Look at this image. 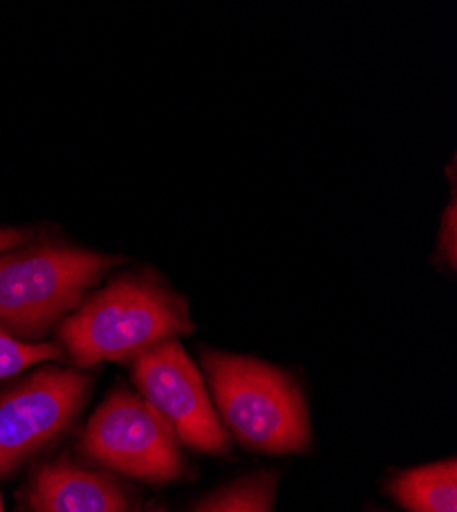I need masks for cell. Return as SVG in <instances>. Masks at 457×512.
Wrapping results in <instances>:
<instances>
[{
  "mask_svg": "<svg viewBox=\"0 0 457 512\" xmlns=\"http://www.w3.org/2000/svg\"><path fill=\"white\" fill-rule=\"evenodd\" d=\"M275 474H259L207 498L195 512H273Z\"/></svg>",
  "mask_w": 457,
  "mask_h": 512,
  "instance_id": "cell-9",
  "label": "cell"
},
{
  "mask_svg": "<svg viewBox=\"0 0 457 512\" xmlns=\"http://www.w3.org/2000/svg\"><path fill=\"white\" fill-rule=\"evenodd\" d=\"M457 205L455 199L447 205L443 211V220H441V230H439V252L443 256V261H447L449 269H455L457 265Z\"/></svg>",
  "mask_w": 457,
  "mask_h": 512,
  "instance_id": "cell-11",
  "label": "cell"
},
{
  "mask_svg": "<svg viewBox=\"0 0 457 512\" xmlns=\"http://www.w3.org/2000/svg\"><path fill=\"white\" fill-rule=\"evenodd\" d=\"M80 449L95 461L146 482H173L185 472L173 426L126 388L113 390L93 412Z\"/></svg>",
  "mask_w": 457,
  "mask_h": 512,
  "instance_id": "cell-4",
  "label": "cell"
},
{
  "mask_svg": "<svg viewBox=\"0 0 457 512\" xmlns=\"http://www.w3.org/2000/svg\"><path fill=\"white\" fill-rule=\"evenodd\" d=\"M60 355L62 351L58 345L25 343L0 328V379L17 375L31 365L58 359Z\"/></svg>",
  "mask_w": 457,
  "mask_h": 512,
  "instance_id": "cell-10",
  "label": "cell"
},
{
  "mask_svg": "<svg viewBox=\"0 0 457 512\" xmlns=\"http://www.w3.org/2000/svg\"><path fill=\"white\" fill-rule=\"evenodd\" d=\"M203 369L218 418L248 449L300 453L312 443L304 394L294 377L259 359L210 351Z\"/></svg>",
  "mask_w": 457,
  "mask_h": 512,
  "instance_id": "cell-3",
  "label": "cell"
},
{
  "mask_svg": "<svg viewBox=\"0 0 457 512\" xmlns=\"http://www.w3.org/2000/svg\"><path fill=\"white\" fill-rule=\"evenodd\" d=\"M31 234L27 228H0V254L23 246L31 240Z\"/></svg>",
  "mask_w": 457,
  "mask_h": 512,
  "instance_id": "cell-12",
  "label": "cell"
},
{
  "mask_svg": "<svg viewBox=\"0 0 457 512\" xmlns=\"http://www.w3.org/2000/svg\"><path fill=\"white\" fill-rule=\"evenodd\" d=\"M0 512H5V506H3V496H0Z\"/></svg>",
  "mask_w": 457,
  "mask_h": 512,
  "instance_id": "cell-13",
  "label": "cell"
},
{
  "mask_svg": "<svg viewBox=\"0 0 457 512\" xmlns=\"http://www.w3.org/2000/svg\"><path fill=\"white\" fill-rule=\"evenodd\" d=\"M29 504L33 512H128V496L113 478L66 459L37 469Z\"/></svg>",
  "mask_w": 457,
  "mask_h": 512,
  "instance_id": "cell-7",
  "label": "cell"
},
{
  "mask_svg": "<svg viewBox=\"0 0 457 512\" xmlns=\"http://www.w3.org/2000/svg\"><path fill=\"white\" fill-rule=\"evenodd\" d=\"M390 494L410 512H457L455 459L408 469L392 480Z\"/></svg>",
  "mask_w": 457,
  "mask_h": 512,
  "instance_id": "cell-8",
  "label": "cell"
},
{
  "mask_svg": "<svg viewBox=\"0 0 457 512\" xmlns=\"http://www.w3.org/2000/svg\"><path fill=\"white\" fill-rule=\"evenodd\" d=\"M193 332L185 300L146 275L109 283L68 314L58 336L78 367L134 361L152 347Z\"/></svg>",
  "mask_w": 457,
  "mask_h": 512,
  "instance_id": "cell-1",
  "label": "cell"
},
{
  "mask_svg": "<svg viewBox=\"0 0 457 512\" xmlns=\"http://www.w3.org/2000/svg\"><path fill=\"white\" fill-rule=\"evenodd\" d=\"M140 396L191 449L226 453L230 437L205 390L199 369L177 340H164L132 361Z\"/></svg>",
  "mask_w": 457,
  "mask_h": 512,
  "instance_id": "cell-6",
  "label": "cell"
},
{
  "mask_svg": "<svg viewBox=\"0 0 457 512\" xmlns=\"http://www.w3.org/2000/svg\"><path fill=\"white\" fill-rule=\"evenodd\" d=\"M152 512H164V510H162V508H156V510H152Z\"/></svg>",
  "mask_w": 457,
  "mask_h": 512,
  "instance_id": "cell-14",
  "label": "cell"
},
{
  "mask_svg": "<svg viewBox=\"0 0 457 512\" xmlns=\"http://www.w3.org/2000/svg\"><path fill=\"white\" fill-rule=\"evenodd\" d=\"M117 256L58 240L0 254V328L31 343L72 314Z\"/></svg>",
  "mask_w": 457,
  "mask_h": 512,
  "instance_id": "cell-2",
  "label": "cell"
},
{
  "mask_svg": "<svg viewBox=\"0 0 457 512\" xmlns=\"http://www.w3.org/2000/svg\"><path fill=\"white\" fill-rule=\"evenodd\" d=\"M89 392L91 377L82 371L44 367L0 394V478L62 435Z\"/></svg>",
  "mask_w": 457,
  "mask_h": 512,
  "instance_id": "cell-5",
  "label": "cell"
}]
</instances>
